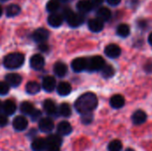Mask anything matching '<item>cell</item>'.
I'll return each instance as SVG.
<instances>
[{"label":"cell","mask_w":152,"mask_h":151,"mask_svg":"<svg viewBox=\"0 0 152 151\" xmlns=\"http://www.w3.org/2000/svg\"><path fill=\"white\" fill-rule=\"evenodd\" d=\"M98 106L97 96L93 93H86L79 96L75 102L76 110L81 115L89 114Z\"/></svg>","instance_id":"cell-1"},{"label":"cell","mask_w":152,"mask_h":151,"mask_svg":"<svg viewBox=\"0 0 152 151\" xmlns=\"http://www.w3.org/2000/svg\"><path fill=\"white\" fill-rule=\"evenodd\" d=\"M24 55L20 53H12L4 59V65L8 69H16L20 68L24 63Z\"/></svg>","instance_id":"cell-2"},{"label":"cell","mask_w":152,"mask_h":151,"mask_svg":"<svg viewBox=\"0 0 152 151\" xmlns=\"http://www.w3.org/2000/svg\"><path fill=\"white\" fill-rule=\"evenodd\" d=\"M63 15L68 22V24L72 28H77L84 23L85 17L81 13H77L72 12L70 9H65L63 11Z\"/></svg>","instance_id":"cell-3"},{"label":"cell","mask_w":152,"mask_h":151,"mask_svg":"<svg viewBox=\"0 0 152 151\" xmlns=\"http://www.w3.org/2000/svg\"><path fill=\"white\" fill-rule=\"evenodd\" d=\"M105 66V61L102 56H94L91 59L87 60V68L86 69L90 72L102 70Z\"/></svg>","instance_id":"cell-4"},{"label":"cell","mask_w":152,"mask_h":151,"mask_svg":"<svg viewBox=\"0 0 152 151\" xmlns=\"http://www.w3.org/2000/svg\"><path fill=\"white\" fill-rule=\"evenodd\" d=\"M49 37V31L44 28H39L36 29L32 34V38L35 42L43 44Z\"/></svg>","instance_id":"cell-5"},{"label":"cell","mask_w":152,"mask_h":151,"mask_svg":"<svg viewBox=\"0 0 152 151\" xmlns=\"http://www.w3.org/2000/svg\"><path fill=\"white\" fill-rule=\"evenodd\" d=\"M38 127L41 132L47 133H50L53 131V129L54 127V123H53V119H51L50 117H44L39 120Z\"/></svg>","instance_id":"cell-6"},{"label":"cell","mask_w":152,"mask_h":151,"mask_svg":"<svg viewBox=\"0 0 152 151\" xmlns=\"http://www.w3.org/2000/svg\"><path fill=\"white\" fill-rule=\"evenodd\" d=\"M71 68L75 72H81L87 68V60L83 57L76 58L71 62Z\"/></svg>","instance_id":"cell-7"},{"label":"cell","mask_w":152,"mask_h":151,"mask_svg":"<svg viewBox=\"0 0 152 151\" xmlns=\"http://www.w3.org/2000/svg\"><path fill=\"white\" fill-rule=\"evenodd\" d=\"M30 67L33 69L39 70L42 69L45 66V58L41 54H34L29 61Z\"/></svg>","instance_id":"cell-8"},{"label":"cell","mask_w":152,"mask_h":151,"mask_svg":"<svg viewBox=\"0 0 152 151\" xmlns=\"http://www.w3.org/2000/svg\"><path fill=\"white\" fill-rule=\"evenodd\" d=\"M28 122L23 116H17L12 120V126L16 131H24L28 127Z\"/></svg>","instance_id":"cell-9"},{"label":"cell","mask_w":152,"mask_h":151,"mask_svg":"<svg viewBox=\"0 0 152 151\" xmlns=\"http://www.w3.org/2000/svg\"><path fill=\"white\" fill-rule=\"evenodd\" d=\"M104 53L108 57L115 59V58L119 57V55L121 54V49L118 44H109V45H107L105 47Z\"/></svg>","instance_id":"cell-10"},{"label":"cell","mask_w":152,"mask_h":151,"mask_svg":"<svg viewBox=\"0 0 152 151\" xmlns=\"http://www.w3.org/2000/svg\"><path fill=\"white\" fill-rule=\"evenodd\" d=\"M21 77L17 73H10L5 76V82L8 84L9 86L12 87H17L21 83Z\"/></svg>","instance_id":"cell-11"},{"label":"cell","mask_w":152,"mask_h":151,"mask_svg":"<svg viewBox=\"0 0 152 151\" xmlns=\"http://www.w3.org/2000/svg\"><path fill=\"white\" fill-rule=\"evenodd\" d=\"M42 87L45 92H53L56 87V81L54 77L51 76L45 77L42 81Z\"/></svg>","instance_id":"cell-12"},{"label":"cell","mask_w":152,"mask_h":151,"mask_svg":"<svg viewBox=\"0 0 152 151\" xmlns=\"http://www.w3.org/2000/svg\"><path fill=\"white\" fill-rule=\"evenodd\" d=\"M71 132H72V126L67 121H61L57 125V133L60 136L69 135Z\"/></svg>","instance_id":"cell-13"},{"label":"cell","mask_w":152,"mask_h":151,"mask_svg":"<svg viewBox=\"0 0 152 151\" xmlns=\"http://www.w3.org/2000/svg\"><path fill=\"white\" fill-rule=\"evenodd\" d=\"M2 111L5 116H12L16 111V104L12 100H7L3 103Z\"/></svg>","instance_id":"cell-14"},{"label":"cell","mask_w":152,"mask_h":151,"mask_svg":"<svg viewBox=\"0 0 152 151\" xmlns=\"http://www.w3.org/2000/svg\"><path fill=\"white\" fill-rule=\"evenodd\" d=\"M48 24L53 27V28H58L60 27L62 22H63V16L59 14V13H52L49 17H48Z\"/></svg>","instance_id":"cell-15"},{"label":"cell","mask_w":152,"mask_h":151,"mask_svg":"<svg viewBox=\"0 0 152 151\" xmlns=\"http://www.w3.org/2000/svg\"><path fill=\"white\" fill-rule=\"evenodd\" d=\"M43 107H44V109L46 112V114L49 116L55 115L58 112V109L56 107V104L52 100H45L43 103Z\"/></svg>","instance_id":"cell-16"},{"label":"cell","mask_w":152,"mask_h":151,"mask_svg":"<svg viewBox=\"0 0 152 151\" xmlns=\"http://www.w3.org/2000/svg\"><path fill=\"white\" fill-rule=\"evenodd\" d=\"M103 27H104L103 21H102L98 18L91 19L88 21V28L93 32H100L103 29Z\"/></svg>","instance_id":"cell-17"},{"label":"cell","mask_w":152,"mask_h":151,"mask_svg":"<svg viewBox=\"0 0 152 151\" xmlns=\"http://www.w3.org/2000/svg\"><path fill=\"white\" fill-rule=\"evenodd\" d=\"M53 72L57 77H63L64 76H66L68 72V67L65 63L61 61H58L53 66Z\"/></svg>","instance_id":"cell-18"},{"label":"cell","mask_w":152,"mask_h":151,"mask_svg":"<svg viewBox=\"0 0 152 151\" xmlns=\"http://www.w3.org/2000/svg\"><path fill=\"white\" fill-rule=\"evenodd\" d=\"M31 148L34 151H44L47 149L46 140L43 138H37L31 143Z\"/></svg>","instance_id":"cell-19"},{"label":"cell","mask_w":152,"mask_h":151,"mask_svg":"<svg viewBox=\"0 0 152 151\" xmlns=\"http://www.w3.org/2000/svg\"><path fill=\"white\" fill-rule=\"evenodd\" d=\"M47 147H61L62 143V139L59 134H51L46 139Z\"/></svg>","instance_id":"cell-20"},{"label":"cell","mask_w":152,"mask_h":151,"mask_svg":"<svg viewBox=\"0 0 152 151\" xmlns=\"http://www.w3.org/2000/svg\"><path fill=\"white\" fill-rule=\"evenodd\" d=\"M94 7V4L90 0H80L77 4V8L81 13H86L90 12Z\"/></svg>","instance_id":"cell-21"},{"label":"cell","mask_w":152,"mask_h":151,"mask_svg":"<svg viewBox=\"0 0 152 151\" xmlns=\"http://www.w3.org/2000/svg\"><path fill=\"white\" fill-rule=\"evenodd\" d=\"M146 119H147L146 113L141 109L136 110L132 117V120H133V123L134 125H142L146 121Z\"/></svg>","instance_id":"cell-22"},{"label":"cell","mask_w":152,"mask_h":151,"mask_svg":"<svg viewBox=\"0 0 152 151\" xmlns=\"http://www.w3.org/2000/svg\"><path fill=\"white\" fill-rule=\"evenodd\" d=\"M110 103L112 108L120 109L125 105V98L120 94H115L110 98Z\"/></svg>","instance_id":"cell-23"},{"label":"cell","mask_w":152,"mask_h":151,"mask_svg":"<svg viewBox=\"0 0 152 151\" xmlns=\"http://www.w3.org/2000/svg\"><path fill=\"white\" fill-rule=\"evenodd\" d=\"M72 88L68 82H61L57 85V93L61 96H67L70 93Z\"/></svg>","instance_id":"cell-24"},{"label":"cell","mask_w":152,"mask_h":151,"mask_svg":"<svg viewBox=\"0 0 152 151\" xmlns=\"http://www.w3.org/2000/svg\"><path fill=\"white\" fill-rule=\"evenodd\" d=\"M111 17V12L107 7H101L97 11V18L102 21H107Z\"/></svg>","instance_id":"cell-25"},{"label":"cell","mask_w":152,"mask_h":151,"mask_svg":"<svg viewBox=\"0 0 152 151\" xmlns=\"http://www.w3.org/2000/svg\"><path fill=\"white\" fill-rule=\"evenodd\" d=\"M20 12V7L18 4H11L6 7L5 13L7 17H14Z\"/></svg>","instance_id":"cell-26"},{"label":"cell","mask_w":152,"mask_h":151,"mask_svg":"<svg viewBox=\"0 0 152 151\" xmlns=\"http://www.w3.org/2000/svg\"><path fill=\"white\" fill-rule=\"evenodd\" d=\"M20 109L23 115H28V116H30L32 112L35 110L33 104L28 101H23L20 106Z\"/></svg>","instance_id":"cell-27"},{"label":"cell","mask_w":152,"mask_h":151,"mask_svg":"<svg viewBox=\"0 0 152 151\" xmlns=\"http://www.w3.org/2000/svg\"><path fill=\"white\" fill-rule=\"evenodd\" d=\"M40 91V85L37 82L31 81L28 82L26 85V92L29 94H37Z\"/></svg>","instance_id":"cell-28"},{"label":"cell","mask_w":152,"mask_h":151,"mask_svg":"<svg viewBox=\"0 0 152 151\" xmlns=\"http://www.w3.org/2000/svg\"><path fill=\"white\" fill-rule=\"evenodd\" d=\"M58 113L61 117H69L71 115V108L68 103H61L58 108Z\"/></svg>","instance_id":"cell-29"},{"label":"cell","mask_w":152,"mask_h":151,"mask_svg":"<svg viewBox=\"0 0 152 151\" xmlns=\"http://www.w3.org/2000/svg\"><path fill=\"white\" fill-rule=\"evenodd\" d=\"M117 33L119 36L121 37H126L129 36L130 34V28L128 25L126 24H120L118 27V29H117Z\"/></svg>","instance_id":"cell-30"},{"label":"cell","mask_w":152,"mask_h":151,"mask_svg":"<svg viewBox=\"0 0 152 151\" xmlns=\"http://www.w3.org/2000/svg\"><path fill=\"white\" fill-rule=\"evenodd\" d=\"M115 74V69L111 65H105L102 69V75L105 78H110Z\"/></svg>","instance_id":"cell-31"},{"label":"cell","mask_w":152,"mask_h":151,"mask_svg":"<svg viewBox=\"0 0 152 151\" xmlns=\"http://www.w3.org/2000/svg\"><path fill=\"white\" fill-rule=\"evenodd\" d=\"M60 8V2L58 0H50L46 4V10L52 13H55Z\"/></svg>","instance_id":"cell-32"},{"label":"cell","mask_w":152,"mask_h":151,"mask_svg":"<svg viewBox=\"0 0 152 151\" xmlns=\"http://www.w3.org/2000/svg\"><path fill=\"white\" fill-rule=\"evenodd\" d=\"M122 148H123V145L119 140H114L110 142L108 146L109 151H120L122 150Z\"/></svg>","instance_id":"cell-33"},{"label":"cell","mask_w":152,"mask_h":151,"mask_svg":"<svg viewBox=\"0 0 152 151\" xmlns=\"http://www.w3.org/2000/svg\"><path fill=\"white\" fill-rule=\"evenodd\" d=\"M10 86L6 82L0 81V95H5L8 93Z\"/></svg>","instance_id":"cell-34"},{"label":"cell","mask_w":152,"mask_h":151,"mask_svg":"<svg viewBox=\"0 0 152 151\" xmlns=\"http://www.w3.org/2000/svg\"><path fill=\"white\" fill-rule=\"evenodd\" d=\"M41 115H42V113H41V111L40 110H38V109H35L33 112H32V114L30 115V117H31V120L32 121H37L40 117H41Z\"/></svg>","instance_id":"cell-35"},{"label":"cell","mask_w":152,"mask_h":151,"mask_svg":"<svg viewBox=\"0 0 152 151\" xmlns=\"http://www.w3.org/2000/svg\"><path fill=\"white\" fill-rule=\"evenodd\" d=\"M7 124H8L7 116H5L4 113H0V127H4Z\"/></svg>","instance_id":"cell-36"},{"label":"cell","mask_w":152,"mask_h":151,"mask_svg":"<svg viewBox=\"0 0 152 151\" xmlns=\"http://www.w3.org/2000/svg\"><path fill=\"white\" fill-rule=\"evenodd\" d=\"M92 120H93V116L91 115V113L82 115V121L84 124H90Z\"/></svg>","instance_id":"cell-37"},{"label":"cell","mask_w":152,"mask_h":151,"mask_svg":"<svg viewBox=\"0 0 152 151\" xmlns=\"http://www.w3.org/2000/svg\"><path fill=\"white\" fill-rule=\"evenodd\" d=\"M107 2H108L110 5L115 6V5H118V4H120L121 0H107Z\"/></svg>","instance_id":"cell-38"},{"label":"cell","mask_w":152,"mask_h":151,"mask_svg":"<svg viewBox=\"0 0 152 151\" xmlns=\"http://www.w3.org/2000/svg\"><path fill=\"white\" fill-rule=\"evenodd\" d=\"M38 48H39V50L42 51V52H46V51L48 50V45L43 43V44H40V45H39Z\"/></svg>","instance_id":"cell-39"},{"label":"cell","mask_w":152,"mask_h":151,"mask_svg":"<svg viewBox=\"0 0 152 151\" xmlns=\"http://www.w3.org/2000/svg\"><path fill=\"white\" fill-rule=\"evenodd\" d=\"M46 150L47 151H60V148H59V147H47Z\"/></svg>","instance_id":"cell-40"},{"label":"cell","mask_w":152,"mask_h":151,"mask_svg":"<svg viewBox=\"0 0 152 151\" xmlns=\"http://www.w3.org/2000/svg\"><path fill=\"white\" fill-rule=\"evenodd\" d=\"M93 4H100L103 2V0H90Z\"/></svg>","instance_id":"cell-41"},{"label":"cell","mask_w":152,"mask_h":151,"mask_svg":"<svg viewBox=\"0 0 152 151\" xmlns=\"http://www.w3.org/2000/svg\"><path fill=\"white\" fill-rule=\"evenodd\" d=\"M149 43H150V44L152 46V32L150 34V36H149Z\"/></svg>","instance_id":"cell-42"},{"label":"cell","mask_w":152,"mask_h":151,"mask_svg":"<svg viewBox=\"0 0 152 151\" xmlns=\"http://www.w3.org/2000/svg\"><path fill=\"white\" fill-rule=\"evenodd\" d=\"M2 106H3V103H2L1 101H0V113H1V111H2Z\"/></svg>","instance_id":"cell-43"},{"label":"cell","mask_w":152,"mask_h":151,"mask_svg":"<svg viewBox=\"0 0 152 151\" xmlns=\"http://www.w3.org/2000/svg\"><path fill=\"white\" fill-rule=\"evenodd\" d=\"M2 13H3V10H2V7L0 6V17L2 16Z\"/></svg>","instance_id":"cell-44"},{"label":"cell","mask_w":152,"mask_h":151,"mask_svg":"<svg viewBox=\"0 0 152 151\" xmlns=\"http://www.w3.org/2000/svg\"><path fill=\"white\" fill-rule=\"evenodd\" d=\"M126 151H134V150L133 149H127Z\"/></svg>","instance_id":"cell-45"},{"label":"cell","mask_w":152,"mask_h":151,"mask_svg":"<svg viewBox=\"0 0 152 151\" xmlns=\"http://www.w3.org/2000/svg\"><path fill=\"white\" fill-rule=\"evenodd\" d=\"M0 1H2V2H5V1H7V0H0Z\"/></svg>","instance_id":"cell-46"},{"label":"cell","mask_w":152,"mask_h":151,"mask_svg":"<svg viewBox=\"0 0 152 151\" xmlns=\"http://www.w3.org/2000/svg\"><path fill=\"white\" fill-rule=\"evenodd\" d=\"M62 1H66V0H62Z\"/></svg>","instance_id":"cell-47"}]
</instances>
